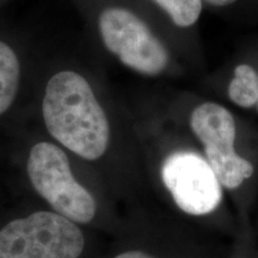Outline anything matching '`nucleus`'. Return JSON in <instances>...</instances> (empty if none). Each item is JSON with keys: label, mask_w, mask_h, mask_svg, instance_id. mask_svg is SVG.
Listing matches in <instances>:
<instances>
[{"label": "nucleus", "mask_w": 258, "mask_h": 258, "mask_svg": "<svg viewBox=\"0 0 258 258\" xmlns=\"http://www.w3.org/2000/svg\"><path fill=\"white\" fill-rule=\"evenodd\" d=\"M85 239L70 219L36 212L0 231V258H78Z\"/></svg>", "instance_id": "obj_3"}, {"label": "nucleus", "mask_w": 258, "mask_h": 258, "mask_svg": "<svg viewBox=\"0 0 258 258\" xmlns=\"http://www.w3.org/2000/svg\"><path fill=\"white\" fill-rule=\"evenodd\" d=\"M179 28L192 27L202 12V0H151Z\"/></svg>", "instance_id": "obj_9"}, {"label": "nucleus", "mask_w": 258, "mask_h": 258, "mask_svg": "<svg viewBox=\"0 0 258 258\" xmlns=\"http://www.w3.org/2000/svg\"><path fill=\"white\" fill-rule=\"evenodd\" d=\"M27 171L35 190L57 214L80 224L90 222L95 217V200L73 177L69 157L62 148L47 141L34 145Z\"/></svg>", "instance_id": "obj_4"}, {"label": "nucleus", "mask_w": 258, "mask_h": 258, "mask_svg": "<svg viewBox=\"0 0 258 258\" xmlns=\"http://www.w3.org/2000/svg\"><path fill=\"white\" fill-rule=\"evenodd\" d=\"M228 97L241 108L258 110V73L249 64H239L234 69L233 79L228 85Z\"/></svg>", "instance_id": "obj_8"}, {"label": "nucleus", "mask_w": 258, "mask_h": 258, "mask_svg": "<svg viewBox=\"0 0 258 258\" xmlns=\"http://www.w3.org/2000/svg\"><path fill=\"white\" fill-rule=\"evenodd\" d=\"M42 116L48 133L77 156L97 160L108 150L109 120L91 83L76 67H60L47 79Z\"/></svg>", "instance_id": "obj_1"}, {"label": "nucleus", "mask_w": 258, "mask_h": 258, "mask_svg": "<svg viewBox=\"0 0 258 258\" xmlns=\"http://www.w3.org/2000/svg\"><path fill=\"white\" fill-rule=\"evenodd\" d=\"M23 77V64L18 50L0 38V116L11 108L17 98Z\"/></svg>", "instance_id": "obj_7"}, {"label": "nucleus", "mask_w": 258, "mask_h": 258, "mask_svg": "<svg viewBox=\"0 0 258 258\" xmlns=\"http://www.w3.org/2000/svg\"><path fill=\"white\" fill-rule=\"evenodd\" d=\"M115 258H154L148 256V254L140 252V251H127V252H123L118 256H116Z\"/></svg>", "instance_id": "obj_10"}, {"label": "nucleus", "mask_w": 258, "mask_h": 258, "mask_svg": "<svg viewBox=\"0 0 258 258\" xmlns=\"http://www.w3.org/2000/svg\"><path fill=\"white\" fill-rule=\"evenodd\" d=\"M96 27L105 49L129 70L156 77L169 66L165 44L132 10L118 5L105 6L97 15Z\"/></svg>", "instance_id": "obj_2"}, {"label": "nucleus", "mask_w": 258, "mask_h": 258, "mask_svg": "<svg viewBox=\"0 0 258 258\" xmlns=\"http://www.w3.org/2000/svg\"><path fill=\"white\" fill-rule=\"evenodd\" d=\"M205 2L208 3L209 5L215 6V8H224V6L233 4L237 0H205Z\"/></svg>", "instance_id": "obj_11"}, {"label": "nucleus", "mask_w": 258, "mask_h": 258, "mask_svg": "<svg viewBox=\"0 0 258 258\" xmlns=\"http://www.w3.org/2000/svg\"><path fill=\"white\" fill-rule=\"evenodd\" d=\"M161 178L177 206L188 214H208L220 205V182L199 154L185 151L171 154L161 166Z\"/></svg>", "instance_id": "obj_6"}, {"label": "nucleus", "mask_w": 258, "mask_h": 258, "mask_svg": "<svg viewBox=\"0 0 258 258\" xmlns=\"http://www.w3.org/2000/svg\"><path fill=\"white\" fill-rule=\"evenodd\" d=\"M190 127L205 146L209 166L222 185L235 189L253 175L252 164L235 153V121L225 106L213 102L196 106Z\"/></svg>", "instance_id": "obj_5"}]
</instances>
